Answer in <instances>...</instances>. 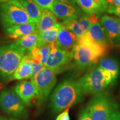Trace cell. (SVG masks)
Here are the masks:
<instances>
[{
  "label": "cell",
  "instance_id": "cell-34",
  "mask_svg": "<svg viewBox=\"0 0 120 120\" xmlns=\"http://www.w3.org/2000/svg\"><path fill=\"white\" fill-rule=\"evenodd\" d=\"M11 1V0H0V4L1 3H4V2H8V1Z\"/></svg>",
  "mask_w": 120,
  "mask_h": 120
},
{
  "label": "cell",
  "instance_id": "cell-22",
  "mask_svg": "<svg viewBox=\"0 0 120 120\" xmlns=\"http://www.w3.org/2000/svg\"><path fill=\"white\" fill-rule=\"evenodd\" d=\"M39 40V32H36L17 39L15 43L28 52L38 45Z\"/></svg>",
  "mask_w": 120,
  "mask_h": 120
},
{
  "label": "cell",
  "instance_id": "cell-17",
  "mask_svg": "<svg viewBox=\"0 0 120 120\" xmlns=\"http://www.w3.org/2000/svg\"><path fill=\"white\" fill-rule=\"evenodd\" d=\"M85 35L94 42L104 46H109V40L105 34L101 23L93 24Z\"/></svg>",
  "mask_w": 120,
  "mask_h": 120
},
{
  "label": "cell",
  "instance_id": "cell-10",
  "mask_svg": "<svg viewBox=\"0 0 120 120\" xmlns=\"http://www.w3.org/2000/svg\"><path fill=\"white\" fill-rule=\"evenodd\" d=\"M98 15L87 14L76 19L63 21L61 24L77 37H80L86 34L93 24L98 22Z\"/></svg>",
  "mask_w": 120,
  "mask_h": 120
},
{
  "label": "cell",
  "instance_id": "cell-24",
  "mask_svg": "<svg viewBox=\"0 0 120 120\" xmlns=\"http://www.w3.org/2000/svg\"><path fill=\"white\" fill-rule=\"evenodd\" d=\"M76 3L81 10L87 14H96L99 12L94 0H76Z\"/></svg>",
  "mask_w": 120,
  "mask_h": 120
},
{
  "label": "cell",
  "instance_id": "cell-31",
  "mask_svg": "<svg viewBox=\"0 0 120 120\" xmlns=\"http://www.w3.org/2000/svg\"><path fill=\"white\" fill-rule=\"evenodd\" d=\"M107 120H120V110H116Z\"/></svg>",
  "mask_w": 120,
  "mask_h": 120
},
{
  "label": "cell",
  "instance_id": "cell-19",
  "mask_svg": "<svg viewBox=\"0 0 120 120\" xmlns=\"http://www.w3.org/2000/svg\"><path fill=\"white\" fill-rule=\"evenodd\" d=\"M97 67L107 70L112 75L113 82L119 75L120 66L117 60L111 57H102L98 62Z\"/></svg>",
  "mask_w": 120,
  "mask_h": 120
},
{
  "label": "cell",
  "instance_id": "cell-7",
  "mask_svg": "<svg viewBox=\"0 0 120 120\" xmlns=\"http://www.w3.org/2000/svg\"><path fill=\"white\" fill-rule=\"evenodd\" d=\"M56 73L52 69L45 67L31 78L36 88L38 105L46 101L57 82Z\"/></svg>",
  "mask_w": 120,
  "mask_h": 120
},
{
  "label": "cell",
  "instance_id": "cell-33",
  "mask_svg": "<svg viewBox=\"0 0 120 120\" xmlns=\"http://www.w3.org/2000/svg\"><path fill=\"white\" fill-rule=\"evenodd\" d=\"M114 6L120 7V0H113L111 4Z\"/></svg>",
  "mask_w": 120,
  "mask_h": 120
},
{
  "label": "cell",
  "instance_id": "cell-29",
  "mask_svg": "<svg viewBox=\"0 0 120 120\" xmlns=\"http://www.w3.org/2000/svg\"><path fill=\"white\" fill-rule=\"evenodd\" d=\"M69 109L67 108L57 116L56 120H70V116H69Z\"/></svg>",
  "mask_w": 120,
  "mask_h": 120
},
{
  "label": "cell",
  "instance_id": "cell-6",
  "mask_svg": "<svg viewBox=\"0 0 120 120\" xmlns=\"http://www.w3.org/2000/svg\"><path fill=\"white\" fill-rule=\"evenodd\" d=\"M0 21L6 29L15 25L33 22L19 0L0 4Z\"/></svg>",
  "mask_w": 120,
  "mask_h": 120
},
{
  "label": "cell",
  "instance_id": "cell-11",
  "mask_svg": "<svg viewBox=\"0 0 120 120\" xmlns=\"http://www.w3.org/2000/svg\"><path fill=\"white\" fill-rule=\"evenodd\" d=\"M102 27L109 41L112 44L120 42V19L118 18L104 15L100 21Z\"/></svg>",
  "mask_w": 120,
  "mask_h": 120
},
{
  "label": "cell",
  "instance_id": "cell-18",
  "mask_svg": "<svg viewBox=\"0 0 120 120\" xmlns=\"http://www.w3.org/2000/svg\"><path fill=\"white\" fill-rule=\"evenodd\" d=\"M62 24L57 23L53 27L46 31L39 33L40 40L37 46H43L45 45H51L56 42L57 38L58 32Z\"/></svg>",
  "mask_w": 120,
  "mask_h": 120
},
{
  "label": "cell",
  "instance_id": "cell-35",
  "mask_svg": "<svg viewBox=\"0 0 120 120\" xmlns=\"http://www.w3.org/2000/svg\"><path fill=\"white\" fill-rule=\"evenodd\" d=\"M113 0H106V1H107V3H109V4H111L112 2H113Z\"/></svg>",
  "mask_w": 120,
  "mask_h": 120
},
{
  "label": "cell",
  "instance_id": "cell-23",
  "mask_svg": "<svg viewBox=\"0 0 120 120\" xmlns=\"http://www.w3.org/2000/svg\"><path fill=\"white\" fill-rule=\"evenodd\" d=\"M33 76H34V73H33L32 67L23 58L21 62L14 73L13 79L24 80V79H31Z\"/></svg>",
  "mask_w": 120,
  "mask_h": 120
},
{
  "label": "cell",
  "instance_id": "cell-15",
  "mask_svg": "<svg viewBox=\"0 0 120 120\" xmlns=\"http://www.w3.org/2000/svg\"><path fill=\"white\" fill-rule=\"evenodd\" d=\"M78 37L72 31L62 25L58 32L56 44L60 49L72 51L76 44Z\"/></svg>",
  "mask_w": 120,
  "mask_h": 120
},
{
  "label": "cell",
  "instance_id": "cell-8",
  "mask_svg": "<svg viewBox=\"0 0 120 120\" xmlns=\"http://www.w3.org/2000/svg\"><path fill=\"white\" fill-rule=\"evenodd\" d=\"M26 106L14 90H4L0 92V108L6 113L16 117L26 118Z\"/></svg>",
  "mask_w": 120,
  "mask_h": 120
},
{
  "label": "cell",
  "instance_id": "cell-4",
  "mask_svg": "<svg viewBox=\"0 0 120 120\" xmlns=\"http://www.w3.org/2000/svg\"><path fill=\"white\" fill-rule=\"evenodd\" d=\"M78 82L84 94L102 92L114 83L111 74L107 70L98 67L81 77Z\"/></svg>",
  "mask_w": 120,
  "mask_h": 120
},
{
  "label": "cell",
  "instance_id": "cell-13",
  "mask_svg": "<svg viewBox=\"0 0 120 120\" xmlns=\"http://www.w3.org/2000/svg\"><path fill=\"white\" fill-rule=\"evenodd\" d=\"M13 90L27 106H30L33 99L37 98L38 95L36 88L32 81H20L15 86Z\"/></svg>",
  "mask_w": 120,
  "mask_h": 120
},
{
  "label": "cell",
  "instance_id": "cell-25",
  "mask_svg": "<svg viewBox=\"0 0 120 120\" xmlns=\"http://www.w3.org/2000/svg\"><path fill=\"white\" fill-rule=\"evenodd\" d=\"M41 10L49 9L51 10L52 4L56 0H34Z\"/></svg>",
  "mask_w": 120,
  "mask_h": 120
},
{
  "label": "cell",
  "instance_id": "cell-37",
  "mask_svg": "<svg viewBox=\"0 0 120 120\" xmlns=\"http://www.w3.org/2000/svg\"><path fill=\"white\" fill-rule=\"evenodd\" d=\"M0 120H7L4 119V118L2 117H0Z\"/></svg>",
  "mask_w": 120,
  "mask_h": 120
},
{
  "label": "cell",
  "instance_id": "cell-9",
  "mask_svg": "<svg viewBox=\"0 0 120 120\" xmlns=\"http://www.w3.org/2000/svg\"><path fill=\"white\" fill-rule=\"evenodd\" d=\"M72 61V51L60 49L56 43H53L51 44V50L45 67L52 69L58 74L66 70Z\"/></svg>",
  "mask_w": 120,
  "mask_h": 120
},
{
  "label": "cell",
  "instance_id": "cell-14",
  "mask_svg": "<svg viewBox=\"0 0 120 120\" xmlns=\"http://www.w3.org/2000/svg\"><path fill=\"white\" fill-rule=\"evenodd\" d=\"M36 32H38V23L36 22L22 23L5 30V32L8 37L16 40Z\"/></svg>",
  "mask_w": 120,
  "mask_h": 120
},
{
  "label": "cell",
  "instance_id": "cell-27",
  "mask_svg": "<svg viewBox=\"0 0 120 120\" xmlns=\"http://www.w3.org/2000/svg\"><path fill=\"white\" fill-rule=\"evenodd\" d=\"M23 59L26 60L27 62L30 64V65L31 66V67H32L33 70V73H34V76L36 74V73L39 72L41 71V70H42V69L45 67V66L43 65V64H37V63L34 62V61L26 59V58L24 57H23Z\"/></svg>",
  "mask_w": 120,
  "mask_h": 120
},
{
  "label": "cell",
  "instance_id": "cell-12",
  "mask_svg": "<svg viewBox=\"0 0 120 120\" xmlns=\"http://www.w3.org/2000/svg\"><path fill=\"white\" fill-rule=\"evenodd\" d=\"M50 10L57 18L63 21L76 19L82 16L81 10L76 5L57 1L53 3Z\"/></svg>",
  "mask_w": 120,
  "mask_h": 120
},
{
  "label": "cell",
  "instance_id": "cell-28",
  "mask_svg": "<svg viewBox=\"0 0 120 120\" xmlns=\"http://www.w3.org/2000/svg\"><path fill=\"white\" fill-rule=\"evenodd\" d=\"M107 11L108 13L116 15L118 17V19H120V7L114 6L112 4H109L107 8Z\"/></svg>",
  "mask_w": 120,
  "mask_h": 120
},
{
  "label": "cell",
  "instance_id": "cell-26",
  "mask_svg": "<svg viewBox=\"0 0 120 120\" xmlns=\"http://www.w3.org/2000/svg\"><path fill=\"white\" fill-rule=\"evenodd\" d=\"M98 8L99 13L104 12L107 10L108 3L106 0H94Z\"/></svg>",
  "mask_w": 120,
  "mask_h": 120
},
{
  "label": "cell",
  "instance_id": "cell-32",
  "mask_svg": "<svg viewBox=\"0 0 120 120\" xmlns=\"http://www.w3.org/2000/svg\"><path fill=\"white\" fill-rule=\"evenodd\" d=\"M59 2L65 3V4H72V5H76V0H56Z\"/></svg>",
  "mask_w": 120,
  "mask_h": 120
},
{
  "label": "cell",
  "instance_id": "cell-2",
  "mask_svg": "<svg viewBox=\"0 0 120 120\" xmlns=\"http://www.w3.org/2000/svg\"><path fill=\"white\" fill-rule=\"evenodd\" d=\"M83 95L78 80L65 79L56 87L52 94L49 107L53 113H60L81 102L83 100Z\"/></svg>",
  "mask_w": 120,
  "mask_h": 120
},
{
  "label": "cell",
  "instance_id": "cell-30",
  "mask_svg": "<svg viewBox=\"0 0 120 120\" xmlns=\"http://www.w3.org/2000/svg\"><path fill=\"white\" fill-rule=\"evenodd\" d=\"M79 120H92L86 109H82L79 115Z\"/></svg>",
  "mask_w": 120,
  "mask_h": 120
},
{
  "label": "cell",
  "instance_id": "cell-21",
  "mask_svg": "<svg viewBox=\"0 0 120 120\" xmlns=\"http://www.w3.org/2000/svg\"><path fill=\"white\" fill-rule=\"evenodd\" d=\"M57 22V18L49 9L42 10L41 17L38 22V32H42L53 27Z\"/></svg>",
  "mask_w": 120,
  "mask_h": 120
},
{
  "label": "cell",
  "instance_id": "cell-3",
  "mask_svg": "<svg viewBox=\"0 0 120 120\" xmlns=\"http://www.w3.org/2000/svg\"><path fill=\"white\" fill-rule=\"evenodd\" d=\"M26 51L16 43L0 46V79L4 82L13 79V75Z\"/></svg>",
  "mask_w": 120,
  "mask_h": 120
},
{
  "label": "cell",
  "instance_id": "cell-20",
  "mask_svg": "<svg viewBox=\"0 0 120 120\" xmlns=\"http://www.w3.org/2000/svg\"><path fill=\"white\" fill-rule=\"evenodd\" d=\"M33 22L38 23L41 17L42 10L34 0H19Z\"/></svg>",
  "mask_w": 120,
  "mask_h": 120
},
{
  "label": "cell",
  "instance_id": "cell-16",
  "mask_svg": "<svg viewBox=\"0 0 120 120\" xmlns=\"http://www.w3.org/2000/svg\"><path fill=\"white\" fill-rule=\"evenodd\" d=\"M51 50V44L37 46L31 51L27 52L24 58L45 66Z\"/></svg>",
  "mask_w": 120,
  "mask_h": 120
},
{
  "label": "cell",
  "instance_id": "cell-5",
  "mask_svg": "<svg viewBox=\"0 0 120 120\" xmlns=\"http://www.w3.org/2000/svg\"><path fill=\"white\" fill-rule=\"evenodd\" d=\"M118 108L117 103L111 97L102 92L94 94L86 109L92 120H107Z\"/></svg>",
  "mask_w": 120,
  "mask_h": 120
},
{
  "label": "cell",
  "instance_id": "cell-36",
  "mask_svg": "<svg viewBox=\"0 0 120 120\" xmlns=\"http://www.w3.org/2000/svg\"><path fill=\"white\" fill-rule=\"evenodd\" d=\"M7 120H18L15 119V118H9L8 119H7Z\"/></svg>",
  "mask_w": 120,
  "mask_h": 120
},
{
  "label": "cell",
  "instance_id": "cell-1",
  "mask_svg": "<svg viewBox=\"0 0 120 120\" xmlns=\"http://www.w3.org/2000/svg\"><path fill=\"white\" fill-rule=\"evenodd\" d=\"M109 49V46L97 44L85 34L78 37L72 50L73 60L78 68L84 70L97 64L107 53Z\"/></svg>",
  "mask_w": 120,
  "mask_h": 120
}]
</instances>
